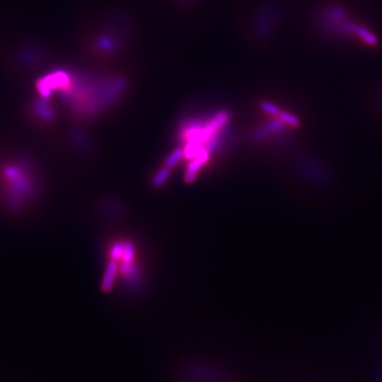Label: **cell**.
<instances>
[{"mask_svg":"<svg viewBox=\"0 0 382 382\" xmlns=\"http://www.w3.org/2000/svg\"><path fill=\"white\" fill-rule=\"evenodd\" d=\"M0 191L11 208L23 207L35 192V180L30 167L21 161L5 164L0 168Z\"/></svg>","mask_w":382,"mask_h":382,"instance_id":"6da1fadb","label":"cell"},{"mask_svg":"<svg viewBox=\"0 0 382 382\" xmlns=\"http://www.w3.org/2000/svg\"><path fill=\"white\" fill-rule=\"evenodd\" d=\"M172 173V169L164 166L161 169H158V171L154 174L153 179H152V185L155 188H161L166 183L169 181L170 176Z\"/></svg>","mask_w":382,"mask_h":382,"instance_id":"5b68a950","label":"cell"},{"mask_svg":"<svg viewBox=\"0 0 382 382\" xmlns=\"http://www.w3.org/2000/svg\"><path fill=\"white\" fill-rule=\"evenodd\" d=\"M118 273H119V263L110 259L105 267L103 277H102V282H101L102 292L108 293L111 291V289H113L114 284L116 282Z\"/></svg>","mask_w":382,"mask_h":382,"instance_id":"3957f363","label":"cell"},{"mask_svg":"<svg viewBox=\"0 0 382 382\" xmlns=\"http://www.w3.org/2000/svg\"><path fill=\"white\" fill-rule=\"evenodd\" d=\"M184 158H185L184 149L178 148L167 156V158L165 160V166L170 168V169H173V168L178 166L184 160Z\"/></svg>","mask_w":382,"mask_h":382,"instance_id":"8992f818","label":"cell"},{"mask_svg":"<svg viewBox=\"0 0 382 382\" xmlns=\"http://www.w3.org/2000/svg\"><path fill=\"white\" fill-rule=\"evenodd\" d=\"M123 247H124V242L123 241H116L110 246L109 249V258L111 260H115V262H120L122 259L123 255Z\"/></svg>","mask_w":382,"mask_h":382,"instance_id":"52a82bcc","label":"cell"},{"mask_svg":"<svg viewBox=\"0 0 382 382\" xmlns=\"http://www.w3.org/2000/svg\"><path fill=\"white\" fill-rule=\"evenodd\" d=\"M119 272L124 279L131 281L133 286L137 285L139 281H142V272L141 270H139L138 266L134 262L132 263L121 262V264H119Z\"/></svg>","mask_w":382,"mask_h":382,"instance_id":"277c9868","label":"cell"},{"mask_svg":"<svg viewBox=\"0 0 382 382\" xmlns=\"http://www.w3.org/2000/svg\"><path fill=\"white\" fill-rule=\"evenodd\" d=\"M209 160H210V154L204 147L200 151V153L197 155V157H194L192 158V160L188 161L187 168H186V171L184 174L185 183L191 184L197 180L202 167L206 165L209 162Z\"/></svg>","mask_w":382,"mask_h":382,"instance_id":"7a4b0ae2","label":"cell"},{"mask_svg":"<svg viewBox=\"0 0 382 382\" xmlns=\"http://www.w3.org/2000/svg\"><path fill=\"white\" fill-rule=\"evenodd\" d=\"M135 259V244L132 241H124V247H123V255L121 262L124 263H132Z\"/></svg>","mask_w":382,"mask_h":382,"instance_id":"ba28073f","label":"cell"}]
</instances>
